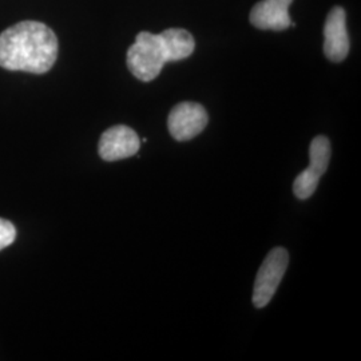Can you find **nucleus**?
<instances>
[{
	"mask_svg": "<svg viewBox=\"0 0 361 361\" xmlns=\"http://www.w3.org/2000/svg\"><path fill=\"white\" fill-rule=\"evenodd\" d=\"M58 58V39L50 27L25 20L0 34V67L44 74Z\"/></svg>",
	"mask_w": 361,
	"mask_h": 361,
	"instance_id": "nucleus-1",
	"label": "nucleus"
},
{
	"mask_svg": "<svg viewBox=\"0 0 361 361\" xmlns=\"http://www.w3.org/2000/svg\"><path fill=\"white\" fill-rule=\"evenodd\" d=\"M168 62L171 59L162 32H140L128 51V67L131 74L142 82H150L158 77Z\"/></svg>",
	"mask_w": 361,
	"mask_h": 361,
	"instance_id": "nucleus-2",
	"label": "nucleus"
},
{
	"mask_svg": "<svg viewBox=\"0 0 361 361\" xmlns=\"http://www.w3.org/2000/svg\"><path fill=\"white\" fill-rule=\"evenodd\" d=\"M289 265V253L284 247H274L258 269L253 289V305L264 308L271 302Z\"/></svg>",
	"mask_w": 361,
	"mask_h": 361,
	"instance_id": "nucleus-3",
	"label": "nucleus"
},
{
	"mask_svg": "<svg viewBox=\"0 0 361 361\" xmlns=\"http://www.w3.org/2000/svg\"><path fill=\"white\" fill-rule=\"evenodd\" d=\"M331 154V142L326 137L319 135L310 142V165L297 176L293 183V192L298 200H308L316 192L320 178L329 166Z\"/></svg>",
	"mask_w": 361,
	"mask_h": 361,
	"instance_id": "nucleus-4",
	"label": "nucleus"
},
{
	"mask_svg": "<svg viewBox=\"0 0 361 361\" xmlns=\"http://www.w3.org/2000/svg\"><path fill=\"white\" fill-rule=\"evenodd\" d=\"M209 122L204 106L194 102H182L173 107L168 118V128L176 141H190L207 128Z\"/></svg>",
	"mask_w": 361,
	"mask_h": 361,
	"instance_id": "nucleus-5",
	"label": "nucleus"
},
{
	"mask_svg": "<svg viewBox=\"0 0 361 361\" xmlns=\"http://www.w3.org/2000/svg\"><path fill=\"white\" fill-rule=\"evenodd\" d=\"M141 141L137 133L123 125L106 130L98 145V152L104 161L114 162L137 154Z\"/></svg>",
	"mask_w": 361,
	"mask_h": 361,
	"instance_id": "nucleus-6",
	"label": "nucleus"
},
{
	"mask_svg": "<svg viewBox=\"0 0 361 361\" xmlns=\"http://www.w3.org/2000/svg\"><path fill=\"white\" fill-rule=\"evenodd\" d=\"M345 11L341 7H334L328 13L324 27V54L335 62H343L349 52V38L345 22Z\"/></svg>",
	"mask_w": 361,
	"mask_h": 361,
	"instance_id": "nucleus-7",
	"label": "nucleus"
},
{
	"mask_svg": "<svg viewBox=\"0 0 361 361\" xmlns=\"http://www.w3.org/2000/svg\"><path fill=\"white\" fill-rule=\"evenodd\" d=\"M293 0H262L250 13V23L259 30L281 31L292 25L288 13Z\"/></svg>",
	"mask_w": 361,
	"mask_h": 361,
	"instance_id": "nucleus-8",
	"label": "nucleus"
},
{
	"mask_svg": "<svg viewBox=\"0 0 361 361\" xmlns=\"http://www.w3.org/2000/svg\"><path fill=\"white\" fill-rule=\"evenodd\" d=\"M16 238V229L10 221L0 219V250L11 245Z\"/></svg>",
	"mask_w": 361,
	"mask_h": 361,
	"instance_id": "nucleus-9",
	"label": "nucleus"
}]
</instances>
